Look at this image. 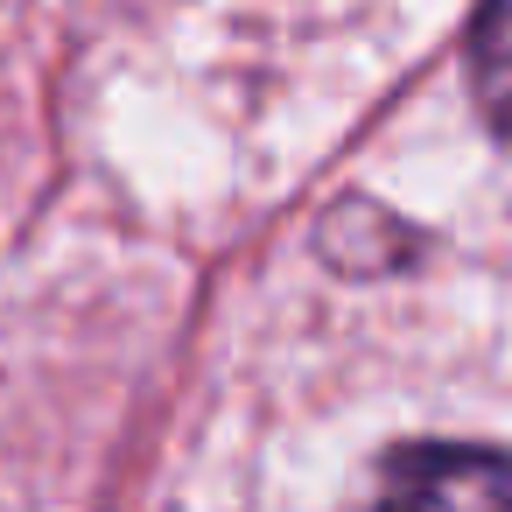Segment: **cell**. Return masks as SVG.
Instances as JSON below:
<instances>
[{
    "label": "cell",
    "instance_id": "6da1fadb",
    "mask_svg": "<svg viewBox=\"0 0 512 512\" xmlns=\"http://www.w3.org/2000/svg\"><path fill=\"white\" fill-rule=\"evenodd\" d=\"M372 512H512V449L421 442L379 477Z\"/></svg>",
    "mask_w": 512,
    "mask_h": 512
},
{
    "label": "cell",
    "instance_id": "7a4b0ae2",
    "mask_svg": "<svg viewBox=\"0 0 512 512\" xmlns=\"http://www.w3.org/2000/svg\"><path fill=\"white\" fill-rule=\"evenodd\" d=\"M470 71H477V99H484L491 127L512 134V0H484V8H477Z\"/></svg>",
    "mask_w": 512,
    "mask_h": 512
}]
</instances>
